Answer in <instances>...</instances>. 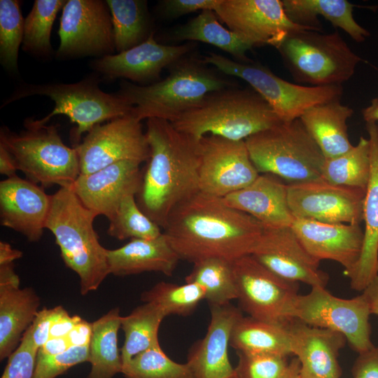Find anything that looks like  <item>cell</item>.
<instances>
[{
    "label": "cell",
    "mask_w": 378,
    "mask_h": 378,
    "mask_svg": "<svg viewBox=\"0 0 378 378\" xmlns=\"http://www.w3.org/2000/svg\"><path fill=\"white\" fill-rule=\"evenodd\" d=\"M244 141L259 174L290 183L321 178L326 158L300 118L281 122Z\"/></svg>",
    "instance_id": "52a82bcc"
},
{
    "label": "cell",
    "mask_w": 378,
    "mask_h": 378,
    "mask_svg": "<svg viewBox=\"0 0 378 378\" xmlns=\"http://www.w3.org/2000/svg\"><path fill=\"white\" fill-rule=\"evenodd\" d=\"M121 316L120 309L115 307L91 323L89 360L91 368L86 378H113L122 373V362L118 346Z\"/></svg>",
    "instance_id": "d6a6232c"
},
{
    "label": "cell",
    "mask_w": 378,
    "mask_h": 378,
    "mask_svg": "<svg viewBox=\"0 0 378 378\" xmlns=\"http://www.w3.org/2000/svg\"><path fill=\"white\" fill-rule=\"evenodd\" d=\"M287 186L275 176L263 174L222 199L229 206L255 218L264 227H290L295 218L289 208Z\"/></svg>",
    "instance_id": "d4e9b609"
},
{
    "label": "cell",
    "mask_w": 378,
    "mask_h": 378,
    "mask_svg": "<svg viewBox=\"0 0 378 378\" xmlns=\"http://www.w3.org/2000/svg\"><path fill=\"white\" fill-rule=\"evenodd\" d=\"M81 319L78 316H70L66 312L52 324L50 337H66Z\"/></svg>",
    "instance_id": "f907efd6"
},
{
    "label": "cell",
    "mask_w": 378,
    "mask_h": 378,
    "mask_svg": "<svg viewBox=\"0 0 378 378\" xmlns=\"http://www.w3.org/2000/svg\"><path fill=\"white\" fill-rule=\"evenodd\" d=\"M166 317L154 304L144 302L120 318L124 344L120 349L122 366L139 354L159 345L158 330Z\"/></svg>",
    "instance_id": "836d02e7"
},
{
    "label": "cell",
    "mask_w": 378,
    "mask_h": 378,
    "mask_svg": "<svg viewBox=\"0 0 378 378\" xmlns=\"http://www.w3.org/2000/svg\"><path fill=\"white\" fill-rule=\"evenodd\" d=\"M194 46L192 42L160 44L153 32L145 41L127 50L101 57L92 66L107 79L123 78L150 85L160 80L162 71L188 55Z\"/></svg>",
    "instance_id": "d6986e66"
},
{
    "label": "cell",
    "mask_w": 378,
    "mask_h": 378,
    "mask_svg": "<svg viewBox=\"0 0 378 378\" xmlns=\"http://www.w3.org/2000/svg\"><path fill=\"white\" fill-rule=\"evenodd\" d=\"M18 170L14 159L10 152L0 144V173L7 178L16 176Z\"/></svg>",
    "instance_id": "11a10c76"
},
{
    "label": "cell",
    "mask_w": 378,
    "mask_h": 378,
    "mask_svg": "<svg viewBox=\"0 0 378 378\" xmlns=\"http://www.w3.org/2000/svg\"><path fill=\"white\" fill-rule=\"evenodd\" d=\"M74 148L78 158L80 174H89L121 161L141 164L150 156L141 121L131 114L94 126Z\"/></svg>",
    "instance_id": "4fadbf2b"
},
{
    "label": "cell",
    "mask_w": 378,
    "mask_h": 378,
    "mask_svg": "<svg viewBox=\"0 0 378 378\" xmlns=\"http://www.w3.org/2000/svg\"><path fill=\"white\" fill-rule=\"evenodd\" d=\"M221 73L246 81L270 105L282 122L299 118L311 106L340 99L342 85L304 86L293 83L274 74L267 66L244 63L210 52L202 59Z\"/></svg>",
    "instance_id": "30bf717a"
},
{
    "label": "cell",
    "mask_w": 378,
    "mask_h": 378,
    "mask_svg": "<svg viewBox=\"0 0 378 378\" xmlns=\"http://www.w3.org/2000/svg\"><path fill=\"white\" fill-rule=\"evenodd\" d=\"M263 228L221 197L199 192L172 211L163 234L180 260L194 264L211 258L234 261L251 254Z\"/></svg>",
    "instance_id": "6da1fadb"
},
{
    "label": "cell",
    "mask_w": 378,
    "mask_h": 378,
    "mask_svg": "<svg viewBox=\"0 0 378 378\" xmlns=\"http://www.w3.org/2000/svg\"><path fill=\"white\" fill-rule=\"evenodd\" d=\"M58 34L57 56L60 59L103 57L115 50L112 18L106 1H66Z\"/></svg>",
    "instance_id": "5bb4252c"
},
{
    "label": "cell",
    "mask_w": 378,
    "mask_h": 378,
    "mask_svg": "<svg viewBox=\"0 0 378 378\" xmlns=\"http://www.w3.org/2000/svg\"><path fill=\"white\" fill-rule=\"evenodd\" d=\"M372 314L378 315V269L375 276L362 291Z\"/></svg>",
    "instance_id": "db71d44e"
},
{
    "label": "cell",
    "mask_w": 378,
    "mask_h": 378,
    "mask_svg": "<svg viewBox=\"0 0 378 378\" xmlns=\"http://www.w3.org/2000/svg\"><path fill=\"white\" fill-rule=\"evenodd\" d=\"M40 299L30 287H0V360L18 348L38 312Z\"/></svg>",
    "instance_id": "f1b7e54d"
},
{
    "label": "cell",
    "mask_w": 378,
    "mask_h": 378,
    "mask_svg": "<svg viewBox=\"0 0 378 378\" xmlns=\"http://www.w3.org/2000/svg\"><path fill=\"white\" fill-rule=\"evenodd\" d=\"M200 192L218 197L242 189L260 175L244 141L206 135L200 139Z\"/></svg>",
    "instance_id": "2e32d148"
},
{
    "label": "cell",
    "mask_w": 378,
    "mask_h": 378,
    "mask_svg": "<svg viewBox=\"0 0 378 378\" xmlns=\"http://www.w3.org/2000/svg\"><path fill=\"white\" fill-rule=\"evenodd\" d=\"M71 345L66 337H50L38 349L37 356H48L67 350Z\"/></svg>",
    "instance_id": "816d5d0a"
},
{
    "label": "cell",
    "mask_w": 378,
    "mask_h": 378,
    "mask_svg": "<svg viewBox=\"0 0 378 378\" xmlns=\"http://www.w3.org/2000/svg\"><path fill=\"white\" fill-rule=\"evenodd\" d=\"M141 300L156 305L165 314L187 316L205 298L204 290L195 283L178 285L161 281L142 293Z\"/></svg>",
    "instance_id": "f35d334b"
},
{
    "label": "cell",
    "mask_w": 378,
    "mask_h": 378,
    "mask_svg": "<svg viewBox=\"0 0 378 378\" xmlns=\"http://www.w3.org/2000/svg\"><path fill=\"white\" fill-rule=\"evenodd\" d=\"M109 273L128 276L146 272L172 276L181 260L166 236L152 239H131L115 249H107Z\"/></svg>",
    "instance_id": "4316f807"
},
{
    "label": "cell",
    "mask_w": 378,
    "mask_h": 378,
    "mask_svg": "<svg viewBox=\"0 0 378 378\" xmlns=\"http://www.w3.org/2000/svg\"><path fill=\"white\" fill-rule=\"evenodd\" d=\"M209 307L206 333L190 348L186 363L192 378H237L228 347L233 327L243 316L241 310L231 303Z\"/></svg>",
    "instance_id": "44dd1931"
},
{
    "label": "cell",
    "mask_w": 378,
    "mask_h": 378,
    "mask_svg": "<svg viewBox=\"0 0 378 378\" xmlns=\"http://www.w3.org/2000/svg\"><path fill=\"white\" fill-rule=\"evenodd\" d=\"M251 255L279 276L293 282L325 287L328 275L304 248L291 227H264Z\"/></svg>",
    "instance_id": "ac0fdd59"
},
{
    "label": "cell",
    "mask_w": 378,
    "mask_h": 378,
    "mask_svg": "<svg viewBox=\"0 0 378 378\" xmlns=\"http://www.w3.org/2000/svg\"><path fill=\"white\" fill-rule=\"evenodd\" d=\"M232 267L241 310L274 323L286 325L291 320L288 312L299 283L279 276L251 254L234 260Z\"/></svg>",
    "instance_id": "7c38bea8"
},
{
    "label": "cell",
    "mask_w": 378,
    "mask_h": 378,
    "mask_svg": "<svg viewBox=\"0 0 378 378\" xmlns=\"http://www.w3.org/2000/svg\"><path fill=\"white\" fill-rule=\"evenodd\" d=\"M285 12L295 24L321 31L320 15L336 28L346 32L352 39L361 43L370 36L360 26L353 14L354 5L346 0H282Z\"/></svg>",
    "instance_id": "f546056e"
},
{
    "label": "cell",
    "mask_w": 378,
    "mask_h": 378,
    "mask_svg": "<svg viewBox=\"0 0 378 378\" xmlns=\"http://www.w3.org/2000/svg\"><path fill=\"white\" fill-rule=\"evenodd\" d=\"M20 278L14 269V263L0 265V287L20 288Z\"/></svg>",
    "instance_id": "f5cc1de1"
},
{
    "label": "cell",
    "mask_w": 378,
    "mask_h": 378,
    "mask_svg": "<svg viewBox=\"0 0 378 378\" xmlns=\"http://www.w3.org/2000/svg\"><path fill=\"white\" fill-rule=\"evenodd\" d=\"M108 220L107 233L118 240L152 239L163 232L162 229L141 210L133 195L126 196Z\"/></svg>",
    "instance_id": "ab89813d"
},
{
    "label": "cell",
    "mask_w": 378,
    "mask_h": 378,
    "mask_svg": "<svg viewBox=\"0 0 378 378\" xmlns=\"http://www.w3.org/2000/svg\"><path fill=\"white\" fill-rule=\"evenodd\" d=\"M220 0H162L157 10L164 19L174 20L197 10H214Z\"/></svg>",
    "instance_id": "7dc6e473"
},
{
    "label": "cell",
    "mask_w": 378,
    "mask_h": 378,
    "mask_svg": "<svg viewBox=\"0 0 378 378\" xmlns=\"http://www.w3.org/2000/svg\"><path fill=\"white\" fill-rule=\"evenodd\" d=\"M282 122L252 88H225L208 94L172 125L197 139L206 135L233 141L248 137Z\"/></svg>",
    "instance_id": "5b68a950"
},
{
    "label": "cell",
    "mask_w": 378,
    "mask_h": 378,
    "mask_svg": "<svg viewBox=\"0 0 378 378\" xmlns=\"http://www.w3.org/2000/svg\"><path fill=\"white\" fill-rule=\"evenodd\" d=\"M232 262L218 258L198 261L186 276V283H195L202 287L209 306L230 304L237 297Z\"/></svg>",
    "instance_id": "d590c367"
},
{
    "label": "cell",
    "mask_w": 378,
    "mask_h": 378,
    "mask_svg": "<svg viewBox=\"0 0 378 378\" xmlns=\"http://www.w3.org/2000/svg\"><path fill=\"white\" fill-rule=\"evenodd\" d=\"M365 190L317 180L288 184L289 208L295 218L325 223L360 225Z\"/></svg>",
    "instance_id": "9a60e30c"
},
{
    "label": "cell",
    "mask_w": 378,
    "mask_h": 378,
    "mask_svg": "<svg viewBox=\"0 0 378 378\" xmlns=\"http://www.w3.org/2000/svg\"><path fill=\"white\" fill-rule=\"evenodd\" d=\"M371 314L362 293L354 298L344 299L321 286L312 287L305 295L298 294L288 312L290 319L341 333L358 354L374 346L371 340Z\"/></svg>",
    "instance_id": "8fae6325"
},
{
    "label": "cell",
    "mask_w": 378,
    "mask_h": 378,
    "mask_svg": "<svg viewBox=\"0 0 378 378\" xmlns=\"http://www.w3.org/2000/svg\"><path fill=\"white\" fill-rule=\"evenodd\" d=\"M275 48L293 78L314 87L342 85L362 60L337 30L328 34L294 31Z\"/></svg>",
    "instance_id": "8992f818"
},
{
    "label": "cell",
    "mask_w": 378,
    "mask_h": 378,
    "mask_svg": "<svg viewBox=\"0 0 378 378\" xmlns=\"http://www.w3.org/2000/svg\"><path fill=\"white\" fill-rule=\"evenodd\" d=\"M177 41H200L209 43L229 53L234 60L251 62L247 52L255 47L251 42L224 27L213 10H204L199 15L172 31Z\"/></svg>",
    "instance_id": "4dcf8cb0"
},
{
    "label": "cell",
    "mask_w": 378,
    "mask_h": 378,
    "mask_svg": "<svg viewBox=\"0 0 378 378\" xmlns=\"http://www.w3.org/2000/svg\"><path fill=\"white\" fill-rule=\"evenodd\" d=\"M150 156L136 195L141 210L162 230L172 211L199 192L200 141L168 120L148 118Z\"/></svg>",
    "instance_id": "7a4b0ae2"
},
{
    "label": "cell",
    "mask_w": 378,
    "mask_h": 378,
    "mask_svg": "<svg viewBox=\"0 0 378 378\" xmlns=\"http://www.w3.org/2000/svg\"><path fill=\"white\" fill-rule=\"evenodd\" d=\"M89 360L90 345L72 346L52 356H37L33 378H56L71 368Z\"/></svg>",
    "instance_id": "ee69618b"
},
{
    "label": "cell",
    "mask_w": 378,
    "mask_h": 378,
    "mask_svg": "<svg viewBox=\"0 0 378 378\" xmlns=\"http://www.w3.org/2000/svg\"><path fill=\"white\" fill-rule=\"evenodd\" d=\"M22 256V251L13 248L7 242L0 241V265L13 263Z\"/></svg>",
    "instance_id": "9f6ffc18"
},
{
    "label": "cell",
    "mask_w": 378,
    "mask_h": 378,
    "mask_svg": "<svg viewBox=\"0 0 378 378\" xmlns=\"http://www.w3.org/2000/svg\"><path fill=\"white\" fill-rule=\"evenodd\" d=\"M141 163L121 161L89 174H80L71 188L81 202L97 216L110 218L122 200L139 191Z\"/></svg>",
    "instance_id": "ffe728a7"
},
{
    "label": "cell",
    "mask_w": 378,
    "mask_h": 378,
    "mask_svg": "<svg viewBox=\"0 0 378 378\" xmlns=\"http://www.w3.org/2000/svg\"><path fill=\"white\" fill-rule=\"evenodd\" d=\"M287 326L292 354L300 364V378H340L338 356L346 341L343 335L295 318Z\"/></svg>",
    "instance_id": "cb8c5ba5"
},
{
    "label": "cell",
    "mask_w": 378,
    "mask_h": 378,
    "mask_svg": "<svg viewBox=\"0 0 378 378\" xmlns=\"http://www.w3.org/2000/svg\"><path fill=\"white\" fill-rule=\"evenodd\" d=\"M66 312L62 306L39 310L22 337L38 350L50 338V329L54 322Z\"/></svg>",
    "instance_id": "bcb514c9"
},
{
    "label": "cell",
    "mask_w": 378,
    "mask_h": 378,
    "mask_svg": "<svg viewBox=\"0 0 378 378\" xmlns=\"http://www.w3.org/2000/svg\"><path fill=\"white\" fill-rule=\"evenodd\" d=\"M370 174V146L361 136L346 153L326 159L321 178L330 183L366 190Z\"/></svg>",
    "instance_id": "8d00e7d4"
},
{
    "label": "cell",
    "mask_w": 378,
    "mask_h": 378,
    "mask_svg": "<svg viewBox=\"0 0 378 378\" xmlns=\"http://www.w3.org/2000/svg\"><path fill=\"white\" fill-rule=\"evenodd\" d=\"M97 216L71 187H59L51 195L46 229L54 235L66 267L78 274L83 295L96 290L110 274L107 249L93 225Z\"/></svg>",
    "instance_id": "277c9868"
},
{
    "label": "cell",
    "mask_w": 378,
    "mask_h": 378,
    "mask_svg": "<svg viewBox=\"0 0 378 378\" xmlns=\"http://www.w3.org/2000/svg\"><path fill=\"white\" fill-rule=\"evenodd\" d=\"M36 94L48 96L55 102V106L49 114L41 119H27L24 127H39L46 125L53 116L66 115L77 125L73 132L75 146L79 144L80 136L84 132H88L94 126L130 115L133 108L117 94L102 91L98 81L93 78L70 84H25L18 88L2 106Z\"/></svg>",
    "instance_id": "ba28073f"
},
{
    "label": "cell",
    "mask_w": 378,
    "mask_h": 378,
    "mask_svg": "<svg viewBox=\"0 0 378 378\" xmlns=\"http://www.w3.org/2000/svg\"><path fill=\"white\" fill-rule=\"evenodd\" d=\"M290 227L315 260L335 261L344 268L345 274L359 259L364 240V231L360 225L295 218Z\"/></svg>",
    "instance_id": "603a6c76"
},
{
    "label": "cell",
    "mask_w": 378,
    "mask_h": 378,
    "mask_svg": "<svg viewBox=\"0 0 378 378\" xmlns=\"http://www.w3.org/2000/svg\"><path fill=\"white\" fill-rule=\"evenodd\" d=\"M287 324L242 316L233 327L230 346L239 352L288 356L292 350Z\"/></svg>",
    "instance_id": "1f68e13d"
},
{
    "label": "cell",
    "mask_w": 378,
    "mask_h": 378,
    "mask_svg": "<svg viewBox=\"0 0 378 378\" xmlns=\"http://www.w3.org/2000/svg\"><path fill=\"white\" fill-rule=\"evenodd\" d=\"M351 372L353 378H378V346L358 354Z\"/></svg>",
    "instance_id": "c3c4849f"
},
{
    "label": "cell",
    "mask_w": 378,
    "mask_h": 378,
    "mask_svg": "<svg viewBox=\"0 0 378 378\" xmlns=\"http://www.w3.org/2000/svg\"><path fill=\"white\" fill-rule=\"evenodd\" d=\"M66 337L71 346L90 345L92 337V323L82 318Z\"/></svg>",
    "instance_id": "681fc988"
},
{
    "label": "cell",
    "mask_w": 378,
    "mask_h": 378,
    "mask_svg": "<svg viewBox=\"0 0 378 378\" xmlns=\"http://www.w3.org/2000/svg\"><path fill=\"white\" fill-rule=\"evenodd\" d=\"M20 1H0V61L8 71H18V51L24 37Z\"/></svg>",
    "instance_id": "b9f144b4"
},
{
    "label": "cell",
    "mask_w": 378,
    "mask_h": 378,
    "mask_svg": "<svg viewBox=\"0 0 378 378\" xmlns=\"http://www.w3.org/2000/svg\"><path fill=\"white\" fill-rule=\"evenodd\" d=\"M370 146V174L363 206L364 240L359 259L346 275L351 288L363 291L378 269V124L366 122Z\"/></svg>",
    "instance_id": "484cf974"
},
{
    "label": "cell",
    "mask_w": 378,
    "mask_h": 378,
    "mask_svg": "<svg viewBox=\"0 0 378 378\" xmlns=\"http://www.w3.org/2000/svg\"><path fill=\"white\" fill-rule=\"evenodd\" d=\"M214 11L230 30L254 46L275 48L290 32L313 29L293 23L282 0H220Z\"/></svg>",
    "instance_id": "e0dca14e"
},
{
    "label": "cell",
    "mask_w": 378,
    "mask_h": 378,
    "mask_svg": "<svg viewBox=\"0 0 378 378\" xmlns=\"http://www.w3.org/2000/svg\"><path fill=\"white\" fill-rule=\"evenodd\" d=\"M121 374L125 378H192L187 363L172 360L160 344L132 358L122 366Z\"/></svg>",
    "instance_id": "60d3db41"
},
{
    "label": "cell",
    "mask_w": 378,
    "mask_h": 378,
    "mask_svg": "<svg viewBox=\"0 0 378 378\" xmlns=\"http://www.w3.org/2000/svg\"><path fill=\"white\" fill-rule=\"evenodd\" d=\"M279 378H300V364L296 357L291 359Z\"/></svg>",
    "instance_id": "680465c9"
},
{
    "label": "cell",
    "mask_w": 378,
    "mask_h": 378,
    "mask_svg": "<svg viewBox=\"0 0 378 378\" xmlns=\"http://www.w3.org/2000/svg\"><path fill=\"white\" fill-rule=\"evenodd\" d=\"M237 378H279L286 369L288 356L237 351Z\"/></svg>",
    "instance_id": "7bdbcfd3"
},
{
    "label": "cell",
    "mask_w": 378,
    "mask_h": 378,
    "mask_svg": "<svg viewBox=\"0 0 378 378\" xmlns=\"http://www.w3.org/2000/svg\"><path fill=\"white\" fill-rule=\"evenodd\" d=\"M112 18L115 50H127L145 41L153 31L147 1L144 0L106 1Z\"/></svg>",
    "instance_id": "e575fe53"
},
{
    "label": "cell",
    "mask_w": 378,
    "mask_h": 378,
    "mask_svg": "<svg viewBox=\"0 0 378 378\" xmlns=\"http://www.w3.org/2000/svg\"><path fill=\"white\" fill-rule=\"evenodd\" d=\"M20 133L1 127L0 144L11 154L18 170L43 188L71 187L80 175L78 155L65 145L56 125L25 127Z\"/></svg>",
    "instance_id": "9c48e42d"
},
{
    "label": "cell",
    "mask_w": 378,
    "mask_h": 378,
    "mask_svg": "<svg viewBox=\"0 0 378 378\" xmlns=\"http://www.w3.org/2000/svg\"><path fill=\"white\" fill-rule=\"evenodd\" d=\"M354 110L340 99L322 102L307 108L299 118L326 159L338 157L354 146L348 134L347 120Z\"/></svg>",
    "instance_id": "83f0119b"
},
{
    "label": "cell",
    "mask_w": 378,
    "mask_h": 378,
    "mask_svg": "<svg viewBox=\"0 0 378 378\" xmlns=\"http://www.w3.org/2000/svg\"><path fill=\"white\" fill-rule=\"evenodd\" d=\"M38 351L22 337L18 348L8 358L1 378H33Z\"/></svg>",
    "instance_id": "f6af8a7d"
},
{
    "label": "cell",
    "mask_w": 378,
    "mask_h": 378,
    "mask_svg": "<svg viewBox=\"0 0 378 378\" xmlns=\"http://www.w3.org/2000/svg\"><path fill=\"white\" fill-rule=\"evenodd\" d=\"M362 115L365 122L378 121V97L372 99L370 104L362 109Z\"/></svg>",
    "instance_id": "6f0895ef"
},
{
    "label": "cell",
    "mask_w": 378,
    "mask_h": 378,
    "mask_svg": "<svg viewBox=\"0 0 378 378\" xmlns=\"http://www.w3.org/2000/svg\"><path fill=\"white\" fill-rule=\"evenodd\" d=\"M64 0H36L24 19L23 50L38 56L51 54L50 34L58 11L64 7Z\"/></svg>",
    "instance_id": "74e56055"
},
{
    "label": "cell",
    "mask_w": 378,
    "mask_h": 378,
    "mask_svg": "<svg viewBox=\"0 0 378 378\" xmlns=\"http://www.w3.org/2000/svg\"><path fill=\"white\" fill-rule=\"evenodd\" d=\"M168 69L165 78L150 85L121 82L116 94L133 106L131 115L138 120L154 118L172 123L208 94L233 86L208 68L202 59L188 55Z\"/></svg>",
    "instance_id": "3957f363"
},
{
    "label": "cell",
    "mask_w": 378,
    "mask_h": 378,
    "mask_svg": "<svg viewBox=\"0 0 378 378\" xmlns=\"http://www.w3.org/2000/svg\"><path fill=\"white\" fill-rule=\"evenodd\" d=\"M51 195L18 175L0 182L1 225L23 234L29 241L41 238L50 211Z\"/></svg>",
    "instance_id": "7402d4cb"
}]
</instances>
